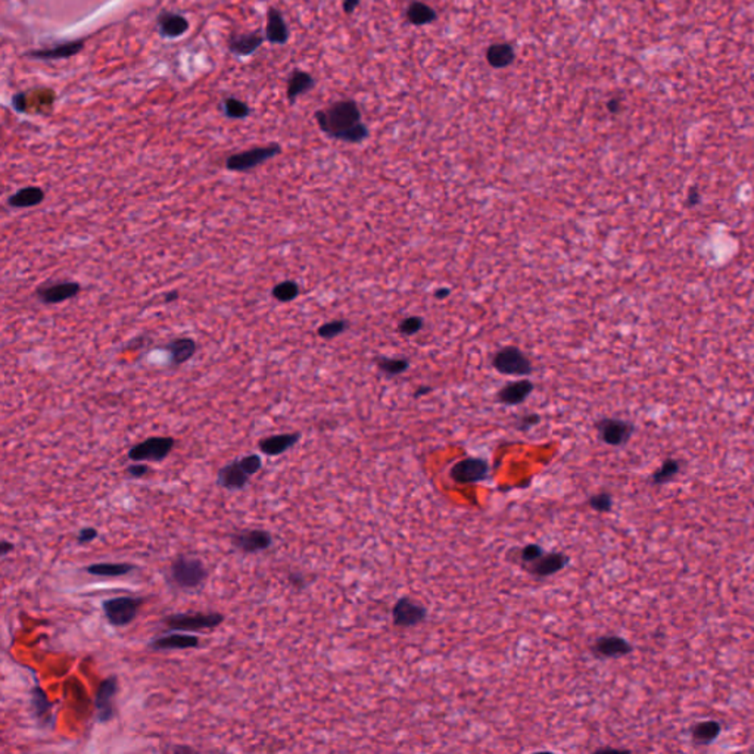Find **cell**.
Here are the masks:
<instances>
[{
  "label": "cell",
  "mask_w": 754,
  "mask_h": 754,
  "mask_svg": "<svg viewBox=\"0 0 754 754\" xmlns=\"http://www.w3.org/2000/svg\"><path fill=\"white\" fill-rule=\"evenodd\" d=\"M314 117L320 130L330 139L361 143L370 136L368 127L361 121V111L356 101H338L326 109L317 111Z\"/></svg>",
  "instance_id": "cell-1"
},
{
  "label": "cell",
  "mask_w": 754,
  "mask_h": 754,
  "mask_svg": "<svg viewBox=\"0 0 754 754\" xmlns=\"http://www.w3.org/2000/svg\"><path fill=\"white\" fill-rule=\"evenodd\" d=\"M208 576V570L199 558L180 555L170 567L171 582L183 589L201 586Z\"/></svg>",
  "instance_id": "cell-2"
},
{
  "label": "cell",
  "mask_w": 754,
  "mask_h": 754,
  "mask_svg": "<svg viewBox=\"0 0 754 754\" xmlns=\"http://www.w3.org/2000/svg\"><path fill=\"white\" fill-rule=\"evenodd\" d=\"M282 153L279 143H270L265 146H255L248 151H242L230 155L226 159V168L234 172H248L256 167L265 164L270 159Z\"/></svg>",
  "instance_id": "cell-3"
},
{
  "label": "cell",
  "mask_w": 754,
  "mask_h": 754,
  "mask_svg": "<svg viewBox=\"0 0 754 754\" xmlns=\"http://www.w3.org/2000/svg\"><path fill=\"white\" fill-rule=\"evenodd\" d=\"M492 367L496 372L505 376H529L534 372V365L517 346H504L498 349L492 357Z\"/></svg>",
  "instance_id": "cell-4"
},
{
  "label": "cell",
  "mask_w": 754,
  "mask_h": 754,
  "mask_svg": "<svg viewBox=\"0 0 754 754\" xmlns=\"http://www.w3.org/2000/svg\"><path fill=\"white\" fill-rule=\"evenodd\" d=\"M143 604V600L139 597H115L105 600L102 607L106 620L114 627H127L130 624Z\"/></svg>",
  "instance_id": "cell-5"
},
{
  "label": "cell",
  "mask_w": 754,
  "mask_h": 754,
  "mask_svg": "<svg viewBox=\"0 0 754 754\" xmlns=\"http://www.w3.org/2000/svg\"><path fill=\"white\" fill-rule=\"evenodd\" d=\"M82 292V284L74 280H51L36 287V298L44 306H58V303L74 299Z\"/></svg>",
  "instance_id": "cell-6"
},
{
  "label": "cell",
  "mask_w": 754,
  "mask_h": 754,
  "mask_svg": "<svg viewBox=\"0 0 754 754\" xmlns=\"http://www.w3.org/2000/svg\"><path fill=\"white\" fill-rule=\"evenodd\" d=\"M224 616L220 613H179L165 617L164 623L171 631H203L220 627Z\"/></svg>",
  "instance_id": "cell-7"
},
{
  "label": "cell",
  "mask_w": 754,
  "mask_h": 754,
  "mask_svg": "<svg viewBox=\"0 0 754 754\" xmlns=\"http://www.w3.org/2000/svg\"><path fill=\"white\" fill-rule=\"evenodd\" d=\"M174 445L175 439L171 436H152L130 448L128 458L133 461H163L171 454Z\"/></svg>",
  "instance_id": "cell-8"
},
{
  "label": "cell",
  "mask_w": 754,
  "mask_h": 754,
  "mask_svg": "<svg viewBox=\"0 0 754 754\" xmlns=\"http://www.w3.org/2000/svg\"><path fill=\"white\" fill-rule=\"evenodd\" d=\"M489 463L479 457H467L457 461L449 470V476L455 484L469 485L485 480L489 475Z\"/></svg>",
  "instance_id": "cell-9"
},
{
  "label": "cell",
  "mask_w": 754,
  "mask_h": 754,
  "mask_svg": "<svg viewBox=\"0 0 754 754\" xmlns=\"http://www.w3.org/2000/svg\"><path fill=\"white\" fill-rule=\"evenodd\" d=\"M427 617V608L408 597H401L392 607V622L398 628H414Z\"/></svg>",
  "instance_id": "cell-10"
},
{
  "label": "cell",
  "mask_w": 754,
  "mask_h": 754,
  "mask_svg": "<svg viewBox=\"0 0 754 754\" xmlns=\"http://www.w3.org/2000/svg\"><path fill=\"white\" fill-rule=\"evenodd\" d=\"M596 429L600 439L612 446L624 445L634 433V426L629 422L620 419H601L596 423Z\"/></svg>",
  "instance_id": "cell-11"
},
{
  "label": "cell",
  "mask_w": 754,
  "mask_h": 754,
  "mask_svg": "<svg viewBox=\"0 0 754 754\" xmlns=\"http://www.w3.org/2000/svg\"><path fill=\"white\" fill-rule=\"evenodd\" d=\"M117 691H118V681L115 677L106 678L98 688V693H96V700H94V708H96V719H98L99 722H108L114 717L115 715L114 700H115Z\"/></svg>",
  "instance_id": "cell-12"
},
{
  "label": "cell",
  "mask_w": 754,
  "mask_h": 754,
  "mask_svg": "<svg viewBox=\"0 0 754 754\" xmlns=\"http://www.w3.org/2000/svg\"><path fill=\"white\" fill-rule=\"evenodd\" d=\"M232 542L234 547L242 553L251 554L270 548L272 538L267 531H263V529H249V531L234 534L232 536Z\"/></svg>",
  "instance_id": "cell-13"
},
{
  "label": "cell",
  "mask_w": 754,
  "mask_h": 754,
  "mask_svg": "<svg viewBox=\"0 0 754 754\" xmlns=\"http://www.w3.org/2000/svg\"><path fill=\"white\" fill-rule=\"evenodd\" d=\"M570 558L565 553H543L532 565L524 567V570L535 577H548L553 576L569 565Z\"/></svg>",
  "instance_id": "cell-14"
},
{
  "label": "cell",
  "mask_w": 754,
  "mask_h": 754,
  "mask_svg": "<svg viewBox=\"0 0 754 754\" xmlns=\"http://www.w3.org/2000/svg\"><path fill=\"white\" fill-rule=\"evenodd\" d=\"M591 651L593 655H597L598 659H617V657L629 654L632 651V646L627 639L620 636L608 635L598 638L591 647Z\"/></svg>",
  "instance_id": "cell-15"
},
{
  "label": "cell",
  "mask_w": 754,
  "mask_h": 754,
  "mask_svg": "<svg viewBox=\"0 0 754 754\" xmlns=\"http://www.w3.org/2000/svg\"><path fill=\"white\" fill-rule=\"evenodd\" d=\"M170 354V367L179 368L189 363L198 352V344L191 338H174L163 346Z\"/></svg>",
  "instance_id": "cell-16"
},
{
  "label": "cell",
  "mask_w": 754,
  "mask_h": 754,
  "mask_svg": "<svg viewBox=\"0 0 754 754\" xmlns=\"http://www.w3.org/2000/svg\"><path fill=\"white\" fill-rule=\"evenodd\" d=\"M84 42L83 40H71L58 43L52 47H44V49L28 52L25 56L36 59V61H56V59H67L71 56H75L83 51Z\"/></svg>",
  "instance_id": "cell-17"
},
{
  "label": "cell",
  "mask_w": 754,
  "mask_h": 754,
  "mask_svg": "<svg viewBox=\"0 0 754 754\" xmlns=\"http://www.w3.org/2000/svg\"><path fill=\"white\" fill-rule=\"evenodd\" d=\"M249 479H251V475L244 469L239 458L229 463L227 466L221 467L218 472V477H217L218 484L222 488L232 489V491L244 489L248 485Z\"/></svg>",
  "instance_id": "cell-18"
},
{
  "label": "cell",
  "mask_w": 754,
  "mask_h": 754,
  "mask_svg": "<svg viewBox=\"0 0 754 754\" xmlns=\"http://www.w3.org/2000/svg\"><path fill=\"white\" fill-rule=\"evenodd\" d=\"M534 383L527 379L510 382L496 392V399L504 406H519L534 392Z\"/></svg>",
  "instance_id": "cell-19"
},
{
  "label": "cell",
  "mask_w": 754,
  "mask_h": 754,
  "mask_svg": "<svg viewBox=\"0 0 754 754\" xmlns=\"http://www.w3.org/2000/svg\"><path fill=\"white\" fill-rule=\"evenodd\" d=\"M301 436L302 435L299 432L280 433V435L267 436L258 442V448L263 454L270 455V457H276L289 451L292 446H295L299 442Z\"/></svg>",
  "instance_id": "cell-20"
},
{
  "label": "cell",
  "mask_w": 754,
  "mask_h": 754,
  "mask_svg": "<svg viewBox=\"0 0 754 754\" xmlns=\"http://www.w3.org/2000/svg\"><path fill=\"white\" fill-rule=\"evenodd\" d=\"M289 36H291V31H289L283 15L276 8H270L267 12L265 39L271 44H286Z\"/></svg>",
  "instance_id": "cell-21"
},
{
  "label": "cell",
  "mask_w": 754,
  "mask_h": 754,
  "mask_svg": "<svg viewBox=\"0 0 754 754\" xmlns=\"http://www.w3.org/2000/svg\"><path fill=\"white\" fill-rule=\"evenodd\" d=\"M156 24L159 34L165 39H177L189 30V21L183 15L172 12H163L158 17Z\"/></svg>",
  "instance_id": "cell-22"
},
{
  "label": "cell",
  "mask_w": 754,
  "mask_h": 754,
  "mask_svg": "<svg viewBox=\"0 0 754 754\" xmlns=\"http://www.w3.org/2000/svg\"><path fill=\"white\" fill-rule=\"evenodd\" d=\"M46 199L44 190L39 186H27L15 191L6 201L9 208L13 210H25V208H33L43 203Z\"/></svg>",
  "instance_id": "cell-23"
},
{
  "label": "cell",
  "mask_w": 754,
  "mask_h": 754,
  "mask_svg": "<svg viewBox=\"0 0 754 754\" xmlns=\"http://www.w3.org/2000/svg\"><path fill=\"white\" fill-rule=\"evenodd\" d=\"M198 646H199L198 636L184 635V634H171L165 636H159L149 643V648L155 651L184 650V648H195Z\"/></svg>",
  "instance_id": "cell-24"
},
{
  "label": "cell",
  "mask_w": 754,
  "mask_h": 754,
  "mask_svg": "<svg viewBox=\"0 0 754 754\" xmlns=\"http://www.w3.org/2000/svg\"><path fill=\"white\" fill-rule=\"evenodd\" d=\"M314 87H315V80L310 73L302 71V70H294L291 77H289L287 90H286L289 102L295 103L299 96L308 93Z\"/></svg>",
  "instance_id": "cell-25"
},
{
  "label": "cell",
  "mask_w": 754,
  "mask_h": 754,
  "mask_svg": "<svg viewBox=\"0 0 754 754\" xmlns=\"http://www.w3.org/2000/svg\"><path fill=\"white\" fill-rule=\"evenodd\" d=\"M486 62L495 70L510 67L516 59L515 47L508 43H494L486 49Z\"/></svg>",
  "instance_id": "cell-26"
},
{
  "label": "cell",
  "mask_w": 754,
  "mask_h": 754,
  "mask_svg": "<svg viewBox=\"0 0 754 754\" xmlns=\"http://www.w3.org/2000/svg\"><path fill=\"white\" fill-rule=\"evenodd\" d=\"M263 42L264 39L256 33V31H253V33H249V34L234 36L229 42V49L233 55L239 58H246L258 51V47L263 44Z\"/></svg>",
  "instance_id": "cell-27"
},
{
  "label": "cell",
  "mask_w": 754,
  "mask_h": 754,
  "mask_svg": "<svg viewBox=\"0 0 754 754\" xmlns=\"http://www.w3.org/2000/svg\"><path fill=\"white\" fill-rule=\"evenodd\" d=\"M407 20L413 25H426L436 21L438 13L429 5L420 2V0H414L407 8Z\"/></svg>",
  "instance_id": "cell-28"
},
{
  "label": "cell",
  "mask_w": 754,
  "mask_h": 754,
  "mask_svg": "<svg viewBox=\"0 0 754 754\" xmlns=\"http://www.w3.org/2000/svg\"><path fill=\"white\" fill-rule=\"evenodd\" d=\"M375 363L379 370L388 377L403 375L410 368V360L404 357H376Z\"/></svg>",
  "instance_id": "cell-29"
},
{
  "label": "cell",
  "mask_w": 754,
  "mask_h": 754,
  "mask_svg": "<svg viewBox=\"0 0 754 754\" xmlns=\"http://www.w3.org/2000/svg\"><path fill=\"white\" fill-rule=\"evenodd\" d=\"M134 570V566L130 563H94L86 567V572L94 576L103 577H118L125 576Z\"/></svg>",
  "instance_id": "cell-30"
},
{
  "label": "cell",
  "mask_w": 754,
  "mask_h": 754,
  "mask_svg": "<svg viewBox=\"0 0 754 754\" xmlns=\"http://www.w3.org/2000/svg\"><path fill=\"white\" fill-rule=\"evenodd\" d=\"M720 734V725L715 720H704L694 725L691 729L693 740L696 744H710Z\"/></svg>",
  "instance_id": "cell-31"
},
{
  "label": "cell",
  "mask_w": 754,
  "mask_h": 754,
  "mask_svg": "<svg viewBox=\"0 0 754 754\" xmlns=\"http://www.w3.org/2000/svg\"><path fill=\"white\" fill-rule=\"evenodd\" d=\"M271 296L279 302H291L299 296V284L295 280H283L271 289Z\"/></svg>",
  "instance_id": "cell-32"
},
{
  "label": "cell",
  "mask_w": 754,
  "mask_h": 754,
  "mask_svg": "<svg viewBox=\"0 0 754 754\" xmlns=\"http://www.w3.org/2000/svg\"><path fill=\"white\" fill-rule=\"evenodd\" d=\"M224 115L232 120H242L251 115V108L244 101L236 98H226L222 102Z\"/></svg>",
  "instance_id": "cell-33"
},
{
  "label": "cell",
  "mask_w": 754,
  "mask_h": 754,
  "mask_svg": "<svg viewBox=\"0 0 754 754\" xmlns=\"http://www.w3.org/2000/svg\"><path fill=\"white\" fill-rule=\"evenodd\" d=\"M348 327H349L348 320H332V322H327L320 326L317 329V334H318V338H322L325 341H332L334 338H338L339 334L345 333Z\"/></svg>",
  "instance_id": "cell-34"
},
{
  "label": "cell",
  "mask_w": 754,
  "mask_h": 754,
  "mask_svg": "<svg viewBox=\"0 0 754 754\" xmlns=\"http://www.w3.org/2000/svg\"><path fill=\"white\" fill-rule=\"evenodd\" d=\"M33 705H34V710H36V716L39 717V720H43V722H49L52 719V715H51V710H52V705L49 703V700H47L46 694L42 688H34L33 689Z\"/></svg>",
  "instance_id": "cell-35"
},
{
  "label": "cell",
  "mask_w": 754,
  "mask_h": 754,
  "mask_svg": "<svg viewBox=\"0 0 754 754\" xmlns=\"http://www.w3.org/2000/svg\"><path fill=\"white\" fill-rule=\"evenodd\" d=\"M679 470H681V463L669 458L663 463V466L653 475V484L654 485L666 484L669 482V480L675 477L679 473Z\"/></svg>",
  "instance_id": "cell-36"
},
{
  "label": "cell",
  "mask_w": 754,
  "mask_h": 754,
  "mask_svg": "<svg viewBox=\"0 0 754 754\" xmlns=\"http://www.w3.org/2000/svg\"><path fill=\"white\" fill-rule=\"evenodd\" d=\"M543 553H545V550L541 547V545H538V543H527V545H524V547H522L520 550H517L519 563L524 569L526 566L532 565L534 561H536Z\"/></svg>",
  "instance_id": "cell-37"
},
{
  "label": "cell",
  "mask_w": 754,
  "mask_h": 754,
  "mask_svg": "<svg viewBox=\"0 0 754 754\" xmlns=\"http://www.w3.org/2000/svg\"><path fill=\"white\" fill-rule=\"evenodd\" d=\"M425 326V320L419 315H410L404 320H401L398 325V332L404 336H413L419 333Z\"/></svg>",
  "instance_id": "cell-38"
},
{
  "label": "cell",
  "mask_w": 754,
  "mask_h": 754,
  "mask_svg": "<svg viewBox=\"0 0 754 754\" xmlns=\"http://www.w3.org/2000/svg\"><path fill=\"white\" fill-rule=\"evenodd\" d=\"M588 504H589V507L592 510H596L598 513H608L613 507V498H612L610 494L601 492V494H597V495H592L591 498L588 500Z\"/></svg>",
  "instance_id": "cell-39"
},
{
  "label": "cell",
  "mask_w": 754,
  "mask_h": 754,
  "mask_svg": "<svg viewBox=\"0 0 754 754\" xmlns=\"http://www.w3.org/2000/svg\"><path fill=\"white\" fill-rule=\"evenodd\" d=\"M240 464H242L244 469L251 475L253 476L256 472H260L261 466H263V461H261V457L256 455V454H249V455H244L240 457Z\"/></svg>",
  "instance_id": "cell-40"
},
{
  "label": "cell",
  "mask_w": 754,
  "mask_h": 754,
  "mask_svg": "<svg viewBox=\"0 0 754 754\" xmlns=\"http://www.w3.org/2000/svg\"><path fill=\"white\" fill-rule=\"evenodd\" d=\"M541 422V417L535 413H531V414H524L522 415L519 422L516 423V429L520 430V432H527L529 429H532L534 426H536L538 423Z\"/></svg>",
  "instance_id": "cell-41"
},
{
  "label": "cell",
  "mask_w": 754,
  "mask_h": 754,
  "mask_svg": "<svg viewBox=\"0 0 754 754\" xmlns=\"http://www.w3.org/2000/svg\"><path fill=\"white\" fill-rule=\"evenodd\" d=\"M127 472L133 477H143L149 473V466L142 464V461H136V464H132V466L127 467Z\"/></svg>",
  "instance_id": "cell-42"
},
{
  "label": "cell",
  "mask_w": 754,
  "mask_h": 754,
  "mask_svg": "<svg viewBox=\"0 0 754 754\" xmlns=\"http://www.w3.org/2000/svg\"><path fill=\"white\" fill-rule=\"evenodd\" d=\"M98 536V531L94 527H83L77 536L78 543H87Z\"/></svg>",
  "instance_id": "cell-43"
},
{
  "label": "cell",
  "mask_w": 754,
  "mask_h": 754,
  "mask_svg": "<svg viewBox=\"0 0 754 754\" xmlns=\"http://www.w3.org/2000/svg\"><path fill=\"white\" fill-rule=\"evenodd\" d=\"M12 105H13L15 111L24 112V111H25V96H24V93L15 94L13 98H12Z\"/></svg>",
  "instance_id": "cell-44"
},
{
  "label": "cell",
  "mask_w": 754,
  "mask_h": 754,
  "mask_svg": "<svg viewBox=\"0 0 754 754\" xmlns=\"http://www.w3.org/2000/svg\"><path fill=\"white\" fill-rule=\"evenodd\" d=\"M344 12L351 15L354 13V11L360 6V0H344Z\"/></svg>",
  "instance_id": "cell-45"
},
{
  "label": "cell",
  "mask_w": 754,
  "mask_h": 754,
  "mask_svg": "<svg viewBox=\"0 0 754 754\" xmlns=\"http://www.w3.org/2000/svg\"><path fill=\"white\" fill-rule=\"evenodd\" d=\"M180 299V292L177 291V289H172V291L167 292L164 295V303H167V306H170V303H174L177 302Z\"/></svg>",
  "instance_id": "cell-46"
},
{
  "label": "cell",
  "mask_w": 754,
  "mask_h": 754,
  "mask_svg": "<svg viewBox=\"0 0 754 754\" xmlns=\"http://www.w3.org/2000/svg\"><path fill=\"white\" fill-rule=\"evenodd\" d=\"M449 295H451V289H449V287H439V289H436L435 294H433V296H435L436 299H445Z\"/></svg>",
  "instance_id": "cell-47"
},
{
  "label": "cell",
  "mask_w": 754,
  "mask_h": 754,
  "mask_svg": "<svg viewBox=\"0 0 754 754\" xmlns=\"http://www.w3.org/2000/svg\"><path fill=\"white\" fill-rule=\"evenodd\" d=\"M607 109L612 112V114H617L619 109H620V102L617 99H612L607 102Z\"/></svg>",
  "instance_id": "cell-48"
},
{
  "label": "cell",
  "mask_w": 754,
  "mask_h": 754,
  "mask_svg": "<svg viewBox=\"0 0 754 754\" xmlns=\"http://www.w3.org/2000/svg\"><path fill=\"white\" fill-rule=\"evenodd\" d=\"M430 391H432V388H430V387H420L419 389H415V392H414V396H415V398H419V396H425V395H427V394H429Z\"/></svg>",
  "instance_id": "cell-49"
},
{
  "label": "cell",
  "mask_w": 754,
  "mask_h": 754,
  "mask_svg": "<svg viewBox=\"0 0 754 754\" xmlns=\"http://www.w3.org/2000/svg\"><path fill=\"white\" fill-rule=\"evenodd\" d=\"M11 550H13V545L9 543L8 541H4L2 542V555H6Z\"/></svg>",
  "instance_id": "cell-50"
},
{
  "label": "cell",
  "mask_w": 754,
  "mask_h": 754,
  "mask_svg": "<svg viewBox=\"0 0 754 754\" xmlns=\"http://www.w3.org/2000/svg\"><path fill=\"white\" fill-rule=\"evenodd\" d=\"M291 581H292V584L296 585V586H302V585H303V579H302V576H299V574H296V576L292 574V576H291Z\"/></svg>",
  "instance_id": "cell-51"
},
{
  "label": "cell",
  "mask_w": 754,
  "mask_h": 754,
  "mask_svg": "<svg viewBox=\"0 0 754 754\" xmlns=\"http://www.w3.org/2000/svg\"><path fill=\"white\" fill-rule=\"evenodd\" d=\"M698 198H700V195L697 194V190H696V191L693 190V191H691V194H689V203H691V205H696V203L698 202Z\"/></svg>",
  "instance_id": "cell-52"
}]
</instances>
